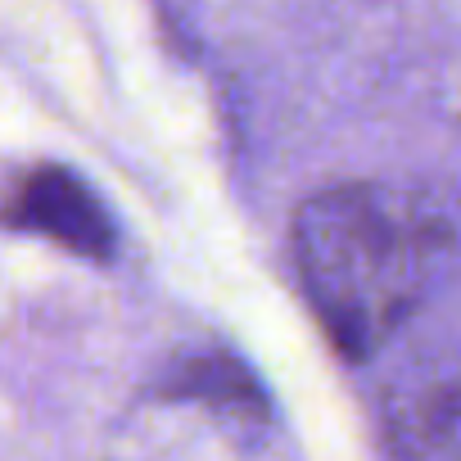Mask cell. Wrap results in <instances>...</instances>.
Segmentation results:
<instances>
[{
	"label": "cell",
	"mask_w": 461,
	"mask_h": 461,
	"mask_svg": "<svg viewBox=\"0 0 461 461\" xmlns=\"http://www.w3.org/2000/svg\"><path fill=\"white\" fill-rule=\"evenodd\" d=\"M461 249V203L425 185L348 181L294 217V267L317 321L344 357H371L420 308Z\"/></svg>",
	"instance_id": "6da1fadb"
},
{
	"label": "cell",
	"mask_w": 461,
	"mask_h": 461,
	"mask_svg": "<svg viewBox=\"0 0 461 461\" xmlns=\"http://www.w3.org/2000/svg\"><path fill=\"white\" fill-rule=\"evenodd\" d=\"M0 226L41 236L91 263H109L118 254V226L104 199L64 163L28 167L0 199Z\"/></svg>",
	"instance_id": "7a4b0ae2"
},
{
	"label": "cell",
	"mask_w": 461,
	"mask_h": 461,
	"mask_svg": "<svg viewBox=\"0 0 461 461\" xmlns=\"http://www.w3.org/2000/svg\"><path fill=\"white\" fill-rule=\"evenodd\" d=\"M154 398L167 402H199L212 407L221 420L240 425V429H263L272 416V402L258 384V375L236 357V353H185L176 362H167V371L149 384Z\"/></svg>",
	"instance_id": "3957f363"
},
{
	"label": "cell",
	"mask_w": 461,
	"mask_h": 461,
	"mask_svg": "<svg viewBox=\"0 0 461 461\" xmlns=\"http://www.w3.org/2000/svg\"><path fill=\"white\" fill-rule=\"evenodd\" d=\"M389 443L398 461H461V380L407 384L389 402Z\"/></svg>",
	"instance_id": "277c9868"
}]
</instances>
